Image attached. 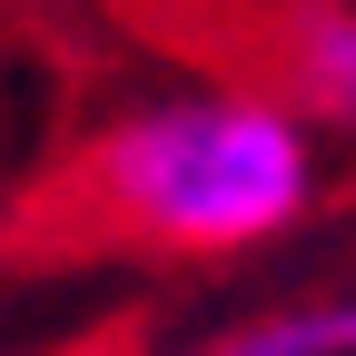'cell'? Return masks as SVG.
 <instances>
[{"mask_svg": "<svg viewBox=\"0 0 356 356\" xmlns=\"http://www.w3.org/2000/svg\"><path fill=\"white\" fill-rule=\"evenodd\" d=\"M317 198V129L267 89H168L79 149V208L159 257H248Z\"/></svg>", "mask_w": 356, "mask_h": 356, "instance_id": "1", "label": "cell"}, {"mask_svg": "<svg viewBox=\"0 0 356 356\" xmlns=\"http://www.w3.org/2000/svg\"><path fill=\"white\" fill-rule=\"evenodd\" d=\"M277 70L307 119L356 129V0H307L277 20Z\"/></svg>", "mask_w": 356, "mask_h": 356, "instance_id": "2", "label": "cell"}, {"mask_svg": "<svg viewBox=\"0 0 356 356\" xmlns=\"http://www.w3.org/2000/svg\"><path fill=\"white\" fill-rule=\"evenodd\" d=\"M198 356H356V297H307L277 317H248Z\"/></svg>", "mask_w": 356, "mask_h": 356, "instance_id": "3", "label": "cell"}]
</instances>
